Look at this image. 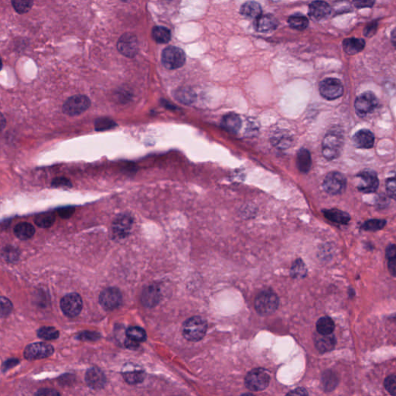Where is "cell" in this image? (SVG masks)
Wrapping results in <instances>:
<instances>
[{"mask_svg": "<svg viewBox=\"0 0 396 396\" xmlns=\"http://www.w3.org/2000/svg\"><path fill=\"white\" fill-rule=\"evenodd\" d=\"M208 329L206 321L201 317H192L183 324V335L187 341L198 342L205 336Z\"/></svg>", "mask_w": 396, "mask_h": 396, "instance_id": "1", "label": "cell"}, {"mask_svg": "<svg viewBox=\"0 0 396 396\" xmlns=\"http://www.w3.org/2000/svg\"><path fill=\"white\" fill-rule=\"evenodd\" d=\"M254 308L261 315H269L275 312L279 305V297L271 290L260 292L254 300Z\"/></svg>", "mask_w": 396, "mask_h": 396, "instance_id": "2", "label": "cell"}, {"mask_svg": "<svg viewBox=\"0 0 396 396\" xmlns=\"http://www.w3.org/2000/svg\"><path fill=\"white\" fill-rule=\"evenodd\" d=\"M344 146V137L340 132H329L322 142V153L327 160L336 159L341 155Z\"/></svg>", "mask_w": 396, "mask_h": 396, "instance_id": "3", "label": "cell"}, {"mask_svg": "<svg viewBox=\"0 0 396 396\" xmlns=\"http://www.w3.org/2000/svg\"><path fill=\"white\" fill-rule=\"evenodd\" d=\"M161 62L163 66L169 70L181 68L185 64V52L180 47L169 46L162 52Z\"/></svg>", "mask_w": 396, "mask_h": 396, "instance_id": "4", "label": "cell"}, {"mask_svg": "<svg viewBox=\"0 0 396 396\" xmlns=\"http://www.w3.org/2000/svg\"><path fill=\"white\" fill-rule=\"evenodd\" d=\"M270 381L269 372L263 369H256L245 377V385L251 391H258L267 388Z\"/></svg>", "mask_w": 396, "mask_h": 396, "instance_id": "5", "label": "cell"}, {"mask_svg": "<svg viewBox=\"0 0 396 396\" xmlns=\"http://www.w3.org/2000/svg\"><path fill=\"white\" fill-rule=\"evenodd\" d=\"M91 101L89 97L84 95H75L70 97L65 102L62 110L67 116H76L89 109Z\"/></svg>", "mask_w": 396, "mask_h": 396, "instance_id": "6", "label": "cell"}, {"mask_svg": "<svg viewBox=\"0 0 396 396\" xmlns=\"http://www.w3.org/2000/svg\"><path fill=\"white\" fill-rule=\"evenodd\" d=\"M379 105L377 97L372 92H367L360 95L354 102V108L358 116L365 117L375 111Z\"/></svg>", "mask_w": 396, "mask_h": 396, "instance_id": "7", "label": "cell"}, {"mask_svg": "<svg viewBox=\"0 0 396 396\" xmlns=\"http://www.w3.org/2000/svg\"><path fill=\"white\" fill-rule=\"evenodd\" d=\"M322 186L324 191L329 194H341L346 189L347 180L341 173L330 172L324 178Z\"/></svg>", "mask_w": 396, "mask_h": 396, "instance_id": "8", "label": "cell"}, {"mask_svg": "<svg viewBox=\"0 0 396 396\" xmlns=\"http://www.w3.org/2000/svg\"><path fill=\"white\" fill-rule=\"evenodd\" d=\"M319 91L327 100H334L343 95L344 86L339 79L328 77L320 83Z\"/></svg>", "mask_w": 396, "mask_h": 396, "instance_id": "9", "label": "cell"}, {"mask_svg": "<svg viewBox=\"0 0 396 396\" xmlns=\"http://www.w3.org/2000/svg\"><path fill=\"white\" fill-rule=\"evenodd\" d=\"M358 190L365 193H374L379 188V181L375 171L365 169L357 176Z\"/></svg>", "mask_w": 396, "mask_h": 396, "instance_id": "10", "label": "cell"}, {"mask_svg": "<svg viewBox=\"0 0 396 396\" xmlns=\"http://www.w3.org/2000/svg\"><path fill=\"white\" fill-rule=\"evenodd\" d=\"M83 303L81 296L77 293H69L61 300V308L68 318H75L81 313Z\"/></svg>", "mask_w": 396, "mask_h": 396, "instance_id": "11", "label": "cell"}, {"mask_svg": "<svg viewBox=\"0 0 396 396\" xmlns=\"http://www.w3.org/2000/svg\"><path fill=\"white\" fill-rule=\"evenodd\" d=\"M117 49L120 53L127 58H134L138 53V42L136 36L126 33L119 39Z\"/></svg>", "mask_w": 396, "mask_h": 396, "instance_id": "12", "label": "cell"}, {"mask_svg": "<svg viewBox=\"0 0 396 396\" xmlns=\"http://www.w3.org/2000/svg\"><path fill=\"white\" fill-rule=\"evenodd\" d=\"M54 349L52 345L44 342L31 344L24 351V357L27 360H39L48 358L53 354Z\"/></svg>", "mask_w": 396, "mask_h": 396, "instance_id": "13", "label": "cell"}, {"mask_svg": "<svg viewBox=\"0 0 396 396\" xmlns=\"http://www.w3.org/2000/svg\"><path fill=\"white\" fill-rule=\"evenodd\" d=\"M122 300L121 292L114 287L105 289L99 296V303L107 310H113L119 307L121 305Z\"/></svg>", "mask_w": 396, "mask_h": 396, "instance_id": "14", "label": "cell"}, {"mask_svg": "<svg viewBox=\"0 0 396 396\" xmlns=\"http://www.w3.org/2000/svg\"><path fill=\"white\" fill-rule=\"evenodd\" d=\"M331 7L324 1H314L309 6V16L311 19L320 21L327 19L331 13Z\"/></svg>", "mask_w": 396, "mask_h": 396, "instance_id": "15", "label": "cell"}, {"mask_svg": "<svg viewBox=\"0 0 396 396\" xmlns=\"http://www.w3.org/2000/svg\"><path fill=\"white\" fill-rule=\"evenodd\" d=\"M86 381L88 385L93 389L103 388L106 383V379L103 372L98 367H92L86 372Z\"/></svg>", "mask_w": 396, "mask_h": 396, "instance_id": "16", "label": "cell"}, {"mask_svg": "<svg viewBox=\"0 0 396 396\" xmlns=\"http://www.w3.org/2000/svg\"><path fill=\"white\" fill-rule=\"evenodd\" d=\"M353 144L357 148H372L375 144V135L370 130L361 129L354 134L353 136Z\"/></svg>", "mask_w": 396, "mask_h": 396, "instance_id": "17", "label": "cell"}, {"mask_svg": "<svg viewBox=\"0 0 396 396\" xmlns=\"http://www.w3.org/2000/svg\"><path fill=\"white\" fill-rule=\"evenodd\" d=\"M279 25V22L272 14L261 15L256 19L254 27L260 33H270L275 31Z\"/></svg>", "mask_w": 396, "mask_h": 396, "instance_id": "18", "label": "cell"}, {"mask_svg": "<svg viewBox=\"0 0 396 396\" xmlns=\"http://www.w3.org/2000/svg\"><path fill=\"white\" fill-rule=\"evenodd\" d=\"M316 348L320 352L326 353L332 351L336 345V337L333 333L328 335L316 334L314 336Z\"/></svg>", "mask_w": 396, "mask_h": 396, "instance_id": "19", "label": "cell"}, {"mask_svg": "<svg viewBox=\"0 0 396 396\" xmlns=\"http://www.w3.org/2000/svg\"><path fill=\"white\" fill-rule=\"evenodd\" d=\"M323 214L327 220L335 224L346 225L351 221V216L348 214V213L335 208L323 210Z\"/></svg>", "mask_w": 396, "mask_h": 396, "instance_id": "20", "label": "cell"}, {"mask_svg": "<svg viewBox=\"0 0 396 396\" xmlns=\"http://www.w3.org/2000/svg\"><path fill=\"white\" fill-rule=\"evenodd\" d=\"M365 47V41L364 39L351 38L345 39L343 41V48L345 53L349 55H354L359 53Z\"/></svg>", "mask_w": 396, "mask_h": 396, "instance_id": "21", "label": "cell"}, {"mask_svg": "<svg viewBox=\"0 0 396 396\" xmlns=\"http://www.w3.org/2000/svg\"><path fill=\"white\" fill-rule=\"evenodd\" d=\"M221 126L229 132L236 133L242 126V120L235 113H229L223 117Z\"/></svg>", "mask_w": 396, "mask_h": 396, "instance_id": "22", "label": "cell"}, {"mask_svg": "<svg viewBox=\"0 0 396 396\" xmlns=\"http://www.w3.org/2000/svg\"><path fill=\"white\" fill-rule=\"evenodd\" d=\"M312 165L310 153L306 149L302 148L299 150L296 156V166L299 171L303 174H307Z\"/></svg>", "mask_w": 396, "mask_h": 396, "instance_id": "23", "label": "cell"}, {"mask_svg": "<svg viewBox=\"0 0 396 396\" xmlns=\"http://www.w3.org/2000/svg\"><path fill=\"white\" fill-rule=\"evenodd\" d=\"M160 293L156 287L151 286L144 290L142 295V302L147 307H153L160 300Z\"/></svg>", "mask_w": 396, "mask_h": 396, "instance_id": "24", "label": "cell"}, {"mask_svg": "<svg viewBox=\"0 0 396 396\" xmlns=\"http://www.w3.org/2000/svg\"><path fill=\"white\" fill-rule=\"evenodd\" d=\"M262 12L263 10L260 4L253 1L245 3L240 9L241 14L250 19H257L261 16Z\"/></svg>", "mask_w": 396, "mask_h": 396, "instance_id": "25", "label": "cell"}, {"mask_svg": "<svg viewBox=\"0 0 396 396\" xmlns=\"http://www.w3.org/2000/svg\"><path fill=\"white\" fill-rule=\"evenodd\" d=\"M14 234L18 239L27 240L34 236L35 234V229L30 223H19L14 228Z\"/></svg>", "mask_w": 396, "mask_h": 396, "instance_id": "26", "label": "cell"}, {"mask_svg": "<svg viewBox=\"0 0 396 396\" xmlns=\"http://www.w3.org/2000/svg\"><path fill=\"white\" fill-rule=\"evenodd\" d=\"M152 37L156 43L166 44L171 40V32L165 26H154L152 30Z\"/></svg>", "mask_w": 396, "mask_h": 396, "instance_id": "27", "label": "cell"}, {"mask_svg": "<svg viewBox=\"0 0 396 396\" xmlns=\"http://www.w3.org/2000/svg\"><path fill=\"white\" fill-rule=\"evenodd\" d=\"M174 96L181 103L190 105L196 99V95L192 89L188 88H181L176 91Z\"/></svg>", "mask_w": 396, "mask_h": 396, "instance_id": "28", "label": "cell"}, {"mask_svg": "<svg viewBox=\"0 0 396 396\" xmlns=\"http://www.w3.org/2000/svg\"><path fill=\"white\" fill-rule=\"evenodd\" d=\"M335 324L333 320L329 317H323L317 322V330L319 334L328 335L333 333Z\"/></svg>", "mask_w": 396, "mask_h": 396, "instance_id": "29", "label": "cell"}, {"mask_svg": "<svg viewBox=\"0 0 396 396\" xmlns=\"http://www.w3.org/2000/svg\"><path fill=\"white\" fill-rule=\"evenodd\" d=\"M132 219L126 215L120 216L115 222L114 232L119 235H126L132 225Z\"/></svg>", "mask_w": 396, "mask_h": 396, "instance_id": "30", "label": "cell"}, {"mask_svg": "<svg viewBox=\"0 0 396 396\" xmlns=\"http://www.w3.org/2000/svg\"><path fill=\"white\" fill-rule=\"evenodd\" d=\"M288 23L293 29L303 31L307 28L309 20L306 16L300 13L292 15L289 17Z\"/></svg>", "mask_w": 396, "mask_h": 396, "instance_id": "31", "label": "cell"}, {"mask_svg": "<svg viewBox=\"0 0 396 396\" xmlns=\"http://www.w3.org/2000/svg\"><path fill=\"white\" fill-rule=\"evenodd\" d=\"M306 274H307V268L303 260L298 259L293 262L290 270V275L293 278L297 279H303L306 277Z\"/></svg>", "mask_w": 396, "mask_h": 396, "instance_id": "32", "label": "cell"}, {"mask_svg": "<svg viewBox=\"0 0 396 396\" xmlns=\"http://www.w3.org/2000/svg\"><path fill=\"white\" fill-rule=\"evenodd\" d=\"M128 339L134 343L144 342L147 340V333L144 329L138 327H131L126 330Z\"/></svg>", "mask_w": 396, "mask_h": 396, "instance_id": "33", "label": "cell"}, {"mask_svg": "<svg viewBox=\"0 0 396 396\" xmlns=\"http://www.w3.org/2000/svg\"><path fill=\"white\" fill-rule=\"evenodd\" d=\"M55 221V215L52 212H45L36 217L35 223L38 227L47 229L51 227Z\"/></svg>", "mask_w": 396, "mask_h": 396, "instance_id": "34", "label": "cell"}, {"mask_svg": "<svg viewBox=\"0 0 396 396\" xmlns=\"http://www.w3.org/2000/svg\"><path fill=\"white\" fill-rule=\"evenodd\" d=\"M322 382L323 385L327 391H332L336 388V385L338 383V379L333 372L327 371L323 375Z\"/></svg>", "mask_w": 396, "mask_h": 396, "instance_id": "35", "label": "cell"}, {"mask_svg": "<svg viewBox=\"0 0 396 396\" xmlns=\"http://www.w3.org/2000/svg\"><path fill=\"white\" fill-rule=\"evenodd\" d=\"M37 335L40 338L44 339V340H56L59 336V332L54 327H44L39 329Z\"/></svg>", "mask_w": 396, "mask_h": 396, "instance_id": "36", "label": "cell"}, {"mask_svg": "<svg viewBox=\"0 0 396 396\" xmlns=\"http://www.w3.org/2000/svg\"><path fill=\"white\" fill-rule=\"evenodd\" d=\"M386 224V221L383 219H372L365 221L361 225V229L367 232H377L383 229Z\"/></svg>", "mask_w": 396, "mask_h": 396, "instance_id": "37", "label": "cell"}, {"mask_svg": "<svg viewBox=\"0 0 396 396\" xmlns=\"http://www.w3.org/2000/svg\"><path fill=\"white\" fill-rule=\"evenodd\" d=\"M123 375L126 382L131 384L139 383L144 379V372L139 370L127 371Z\"/></svg>", "mask_w": 396, "mask_h": 396, "instance_id": "38", "label": "cell"}, {"mask_svg": "<svg viewBox=\"0 0 396 396\" xmlns=\"http://www.w3.org/2000/svg\"><path fill=\"white\" fill-rule=\"evenodd\" d=\"M14 10L19 14L27 13L34 5L33 1H12Z\"/></svg>", "mask_w": 396, "mask_h": 396, "instance_id": "39", "label": "cell"}, {"mask_svg": "<svg viewBox=\"0 0 396 396\" xmlns=\"http://www.w3.org/2000/svg\"><path fill=\"white\" fill-rule=\"evenodd\" d=\"M12 309L13 304L10 300L4 296H0V318L8 316L12 312Z\"/></svg>", "mask_w": 396, "mask_h": 396, "instance_id": "40", "label": "cell"}, {"mask_svg": "<svg viewBox=\"0 0 396 396\" xmlns=\"http://www.w3.org/2000/svg\"><path fill=\"white\" fill-rule=\"evenodd\" d=\"M116 123L108 119H99L95 122V129L97 131H105L106 129H112L116 126Z\"/></svg>", "mask_w": 396, "mask_h": 396, "instance_id": "41", "label": "cell"}, {"mask_svg": "<svg viewBox=\"0 0 396 396\" xmlns=\"http://www.w3.org/2000/svg\"><path fill=\"white\" fill-rule=\"evenodd\" d=\"M385 387L387 391L392 396L396 395V377L395 375H391L386 378L385 380Z\"/></svg>", "mask_w": 396, "mask_h": 396, "instance_id": "42", "label": "cell"}, {"mask_svg": "<svg viewBox=\"0 0 396 396\" xmlns=\"http://www.w3.org/2000/svg\"><path fill=\"white\" fill-rule=\"evenodd\" d=\"M386 190L388 196L392 198L393 200L395 199L396 187L395 178L394 177L388 178L386 181Z\"/></svg>", "mask_w": 396, "mask_h": 396, "instance_id": "43", "label": "cell"}, {"mask_svg": "<svg viewBox=\"0 0 396 396\" xmlns=\"http://www.w3.org/2000/svg\"><path fill=\"white\" fill-rule=\"evenodd\" d=\"M52 187H71V182L68 181L66 178L64 177H59V178H55L53 181H52Z\"/></svg>", "mask_w": 396, "mask_h": 396, "instance_id": "44", "label": "cell"}, {"mask_svg": "<svg viewBox=\"0 0 396 396\" xmlns=\"http://www.w3.org/2000/svg\"><path fill=\"white\" fill-rule=\"evenodd\" d=\"M378 23L377 21H374L367 25L364 30V35L367 37H371L377 31Z\"/></svg>", "mask_w": 396, "mask_h": 396, "instance_id": "45", "label": "cell"}, {"mask_svg": "<svg viewBox=\"0 0 396 396\" xmlns=\"http://www.w3.org/2000/svg\"><path fill=\"white\" fill-rule=\"evenodd\" d=\"M35 396H61L60 393L51 388H42L36 392Z\"/></svg>", "mask_w": 396, "mask_h": 396, "instance_id": "46", "label": "cell"}, {"mask_svg": "<svg viewBox=\"0 0 396 396\" xmlns=\"http://www.w3.org/2000/svg\"><path fill=\"white\" fill-rule=\"evenodd\" d=\"M58 214L61 217L63 218H68L72 215L74 213V209L71 207H65V208H62L60 209H58Z\"/></svg>", "mask_w": 396, "mask_h": 396, "instance_id": "47", "label": "cell"}, {"mask_svg": "<svg viewBox=\"0 0 396 396\" xmlns=\"http://www.w3.org/2000/svg\"><path fill=\"white\" fill-rule=\"evenodd\" d=\"M287 396H309L307 391L303 388H297L290 391Z\"/></svg>", "mask_w": 396, "mask_h": 396, "instance_id": "48", "label": "cell"}, {"mask_svg": "<svg viewBox=\"0 0 396 396\" xmlns=\"http://www.w3.org/2000/svg\"><path fill=\"white\" fill-rule=\"evenodd\" d=\"M385 254H386L387 260L396 258V248L394 244H391L387 247Z\"/></svg>", "mask_w": 396, "mask_h": 396, "instance_id": "49", "label": "cell"}, {"mask_svg": "<svg viewBox=\"0 0 396 396\" xmlns=\"http://www.w3.org/2000/svg\"><path fill=\"white\" fill-rule=\"evenodd\" d=\"M395 259H389V260H388V269H389L390 273L394 277L395 276L396 273Z\"/></svg>", "mask_w": 396, "mask_h": 396, "instance_id": "50", "label": "cell"}, {"mask_svg": "<svg viewBox=\"0 0 396 396\" xmlns=\"http://www.w3.org/2000/svg\"><path fill=\"white\" fill-rule=\"evenodd\" d=\"M375 2L372 1H358L354 2V6L358 8H364V7H372Z\"/></svg>", "mask_w": 396, "mask_h": 396, "instance_id": "51", "label": "cell"}, {"mask_svg": "<svg viewBox=\"0 0 396 396\" xmlns=\"http://www.w3.org/2000/svg\"><path fill=\"white\" fill-rule=\"evenodd\" d=\"M97 333H89V332H86L83 333L82 334L80 335V338L81 339H88V340H95L96 339Z\"/></svg>", "mask_w": 396, "mask_h": 396, "instance_id": "52", "label": "cell"}, {"mask_svg": "<svg viewBox=\"0 0 396 396\" xmlns=\"http://www.w3.org/2000/svg\"><path fill=\"white\" fill-rule=\"evenodd\" d=\"M6 126H7V120H6L5 116L3 115L2 112H0V132L5 129Z\"/></svg>", "mask_w": 396, "mask_h": 396, "instance_id": "53", "label": "cell"}, {"mask_svg": "<svg viewBox=\"0 0 396 396\" xmlns=\"http://www.w3.org/2000/svg\"><path fill=\"white\" fill-rule=\"evenodd\" d=\"M241 396H254V394H251V393H245V394H242Z\"/></svg>", "mask_w": 396, "mask_h": 396, "instance_id": "54", "label": "cell"}, {"mask_svg": "<svg viewBox=\"0 0 396 396\" xmlns=\"http://www.w3.org/2000/svg\"><path fill=\"white\" fill-rule=\"evenodd\" d=\"M2 68H3V61H2V58H0V71L2 70Z\"/></svg>", "mask_w": 396, "mask_h": 396, "instance_id": "55", "label": "cell"}]
</instances>
